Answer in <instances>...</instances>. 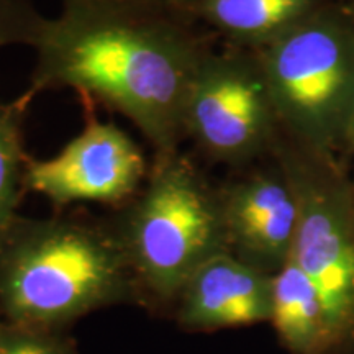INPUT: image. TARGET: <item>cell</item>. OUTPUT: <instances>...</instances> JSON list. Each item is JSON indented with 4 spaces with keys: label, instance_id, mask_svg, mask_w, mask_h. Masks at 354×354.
<instances>
[{
    "label": "cell",
    "instance_id": "obj_4",
    "mask_svg": "<svg viewBox=\"0 0 354 354\" xmlns=\"http://www.w3.org/2000/svg\"><path fill=\"white\" fill-rule=\"evenodd\" d=\"M271 156L299 207L292 258L320 295L331 354H354V201L351 174L333 151L304 143L279 127Z\"/></svg>",
    "mask_w": 354,
    "mask_h": 354
},
{
    "label": "cell",
    "instance_id": "obj_2",
    "mask_svg": "<svg viewBox=\"0 0 354 354\" xmlns=\"http://www.w3.org/2000/svg\"><path fill=\"white\" fill-rule=\"evenodd\" d=\"M140 299L107 220L19 215L0 236V310L12 325L53 331Z\"/></svg>",
    "mask_w": 354,
    "mask_h": 354
},
{
    "label": "cell",
    "instance_id": "obj_15",
    "mask_svg": "<svg viewBox=\"0 0 354 354\" xmlns=\"http://www.w3.org/2000/svg\"><path fill=\"white\" fill-rule=\"evenodd\" d=\"M162 2L172 3V6H177V7L187 8V10L192 12L197 6H201L203 0H162Z\"/></svg>",
    "mask_w": 354,
    "mask_h": 354
},
{
    "label": "cell",
    "instance_id": "obj_14",
    "mask_svg": "<svg viewBox=\"0 0 354 354\" xmlns=\"http://www.w3.org/2000/svg\"><path fill=\"white\" fill-rule=\"evenodd\" d=\"M0 354H76L71 343L53 331L24 328L19 325L0 326Z\"/></svg>",
    "mask_w": 354,
    "mask_h": 354
},
{
    "label": "cell",
    "instance_id": "obj_10",
    "mask_svg": "<svg viewBox=\"0 0 354 354\" xmlns=\"http://www.w3.org/2000/svg\"><path fill=\"white\" fill-rule=\"evenodd\" d=\"M333 0H203L192 13L228 46L263 50Z\"/></svg>",
    "mask_w": 354,
    "mask_h": 354
},
{
    "label": "cell",
    "instance_id": "obj_19",
    "mask_svg": "<svg viewBox=\"0 0 354 354\" xmlns=\"http://www.w3.org/2000/svg\"><path fill=\"white\" fill-rule=\"evenodd\" d=\"M0 326H2V323H0Z\"/></svg>",
    "mask_w": 354,
    "mask_h": 354
},
{
    "label": "cell",
    "instance_id": "obj_7",
    "mask_svg": "<svg viewBox=\"0 0 354 354\" xmlns=\"http://www.w3.org/2000/svg\"><path fill=\"white\" fill-rule=\"evenodd\" d=\"M82 131L48 159L30 158L25 184L61 209L71 203L99 202L120 207L145 184L149 166L135 140L112 122L95 118L84 99Z\"/></svg>",
    "mask_w": 354,
    "mask_h": 354
},
{
    "label": "cell",
    "instance_id": "obj_6",
    "mask_svg": "<svg viewBox=\"0 0 354 354\" xmlns=\"http://www.w3.org/2000/svg\"><path fill=\"white\" fill-rule=\"evenodd\" d=\"M183 127L203 158L232 171L271 156L279 118L259 53L215 48L189 88Z\"/></svg>",
    "mask_w": 354,
    "mask_h": 354
},
{
    "label": "cell",
    "instance_id": "obj_17",
    "mask_svg": "<svg viewBox=\"0 0 354 354\" xmlns=\"http://www.w3.org/2000/svg\"><path fill=\"white\" fill-rule=\"evenodd\" d=\"M333 2L354 17V0H333Z\"/></svg>",
    "mask_w": 354,
    "mask_h": 354
},
{
    "label": "cell",
    "instance_id": "obj_8",
    "mask_svg": "<svg viewBox=\"0 0 354 354\" xmlns=\"http://www.w3.org/2000/svg\"><path fill=\"white\" fill-rule=\"evenodd\" d=\"M228 253L266 274L292 254L299 207L286 172L272 156L233 171L218 184Z\"/></svg>",
    "mask_w": 354,
    "mask_h": 354
},
{
    "label": "cell",
    "instance_id": "obj_16",
    "mask_svg": "<svg viewBox=\"0 0 354 354\" xmlns=\"http://www.w3.org/2000/svg\"><path fill=\"white\" fill-rule=\"evenodd\" d=\"M344 153H354V117H353L351 127H349L346 146H344Z\"/></svg>",
    "mask_w": 354,
    "mask_h": 354
},
{
    "label": "cell",
    "instance_id": "obj_5",
    "mask_svg": "<svg viewBox=\"0 0 354 354\" xmlns=\"http://www.w3.org/2000/svg\"><path fill=\"white\" fill-rule=\"evenodd\" d=\"M279 127L315 148L344 153L354 117V17L330 6L258 50Z\"/></svg>",
    "mask_w": 354,
    "mask_h": 354
},
{
    "label": "cell",
    "instance_id": "obj_18",
    "mask_svg": "<svg viewBox=\"0 0 354 354\" xmlns=\"http://www.w3.org/2000/svg\"><path fill=\"white\" fill-rule=\"evenodd\" d=\"M351 187H353V201H354V172L351 174Z\"/></svg>",
    "mask_w": 354,
    "mask_h": 354
},
{
    "label": "cell",
    "instance_id": "obj_12",
    "mask_svg": "<svg viewBox=\"0 0 354 354\" xmlns=\"http://www.w3.org/2000/svg\"><path fill=\"white\" fill-rule=\"evenodd\" d=\"M33 100L28 91L12 100H0V236L19 216L20 203L28 192L25 120Z\"/></svg>",
    "mask_w": 354,
    "mask_h": 354
},
{
    "label": "cell",
    "instance_id": "obj_3",
    "mask_svg": "<svg viewBox=\"0 0 354 354\" xmlns=\"http://www.w3.org/2000/svg\"><path fill=\"white\" fill-rule=\"evenodd\" d=\"M141 300L176 304L190 276L228 253L218 184L189 154H153L148 177L107 220Z\"/></svg>",
    "mask_w": 354,
    "mask_h": 354
},
{
    "label": "cell",
    "instance_id": "obj_9",
    "mask_svg": "<svg viewBox=\"0 0 354 354\" xmlns=\"http://www.w3.org/2000/svg\"><path fill=\"white\" fill-rule=\"evenodd\" d=\"M272 279L233 254H216L185 282L176 300L177 322L190 331L271 322Z\"/></svg>",
    "mask_w": 354,
    "mask_h": 354
},
{
    "label": "cell",
    "instance_id": "obj_1",
    "mask_svg": "<svg viewBox=\"0 0 354 354\" xmlns=\"http://www.w3.org/2000/svg\"><path fill=\"white\" fill-rule=\"evenodd\" d=\"M216 38L162 0H61L35 44L26 91L71 88L128 118L153 154L180 149L189 88Z\"/></svg>",
    "mask_w": 354,
    "mask_h": 354
},
{
    "label": "cell",
    "instance_id": "obj_13",
    "mask_svg": "<svg viewBox=\"0 0 354 354\" xmlns=\"http://www.w3.org/2000/svg\"><path fill=\"white\" fill-rule=\"evenodd\" d=\"M46 20L37 0H0V48L30 46L33 50Z\"/></svg>",
    "mask_w": 354,
    "mask_h": 354
},
{
    "label": "cell",
    "instance_id": "obj_11",
    "mask_svg": "<svg viewBox=\"0 0 354 354\" xmlns=\"http://www.w3.org/2000/svg\"><path fill=\"white\" fill-rule=\"evenodd\" d=\"M271 325L290 354H331L320 295L294 258L272 279Z\"/></svg>",
    "mask_w": 354,
    "mask_h": 354
}]
</instances>
